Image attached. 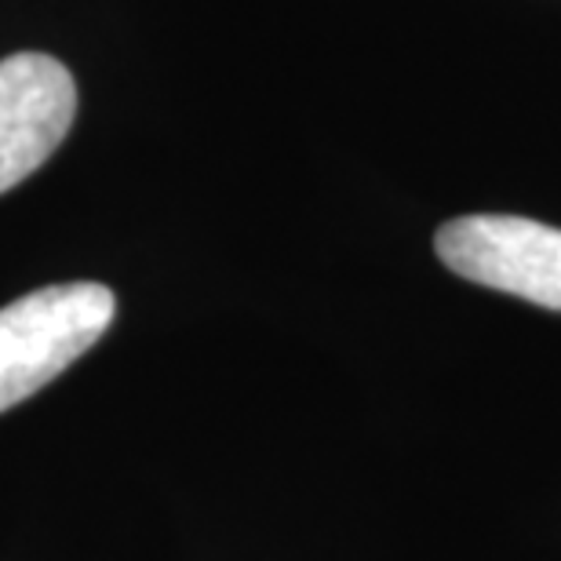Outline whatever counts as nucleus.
<instances>
[{
	"mask_svg": "<svg viewBox=\"0 0 561 561\" xmlns=\"http://www.w3.org/2000/svg\"><path fill=\"white\" fill-rule=\"evenodd\" d=\"M117 299L95 280L48 285L0 310V412L37 394L114 324Z\"/></svg>",
	"mask_w": 561,
	"mask_h": 561,
	"instance_id": "nucleus-1",
	"label": "nucleus"
},
{
	"mask_svg": "<svg viewBox=\"0 0 561 561\" xmlns=\"http://www.w3.org/2000/svg\"><path fill=\"white\" fill-rule=\"evenodd\" d=\"M437 255L474 285L561 310V230L518 216H463L437 230Z\"/></svg>",
	"mask_w": 561,
	"mask_h": 561,
	"instance_id": "nucleus-2",
	"label": "nucleus"
},
{
	"mask_svg": "<svg viewBox=\"0 0 561 561\" xmlns=\"http://www.w3.org/2000/svg\"><path fill=\"white\" fill-rule=\"evenodd\" d=\"M77 114L73 73L41 51L0 59V194L59 150Z\"/></svg>",
	"mask_w": 561,
	"mask_h": 561,
	"instance_id": "nucleus-3",
	"label": "nucleus"
}]
</instances>
